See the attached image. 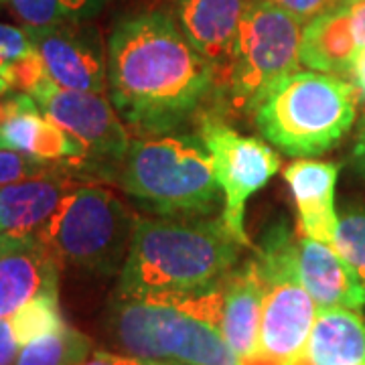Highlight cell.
<instances>
[{
  "label": "cell",
  "mask_w": 365,
  "mask_h": 365,
  "mask_svg": "<svg viewBox=\"0 0 365 365\" xmlns=\"http://www.w3.org/2000/svg\"><path fill=\"white\" fill-rule=\"evenodd\" d=\"M333 248L347 262L365 290V213H349L341 217Z\"/></svg>",
  "instance_id": "603a6c76"
},
{
  "label": "cell",
  "mask_w": 365,
  "mask_h": 365,
  "mask_svg": "<svg viewBox=\"0 0 365 365\" xmlns=\"http://www.w3.org/2000/svg\"><path fill=\"white\" fill-rule=\"evenodd\" d=\"M90 353L91 341L78 329L67 325L59 333L25 345L14 365H81Z\"/></svg>",
  "instance_id": "ffe728a7"
},
{
  "label": "cell",
  "mask_w": 365,
  "mask_h": 365,
  "mask_svg": "<svg viewBox=\"0 0 365 365\" xmlns=\"http://www.w3.org/2000/svg\"><path fill=\"white\" fill-rule=\"evenodd\" d=\"M51 167V163H43V160H37V158L25 157L21 153L0 148V187L43 175L45 170H49Z\"/></svg>",
  "instance_id": "d4e9b609"
},
{
  "label": "cell",
  "mask_w": 365,
  "mask_h": 365,
  "mask_svg": "<svg viewBox=\"0 0 365 365\" xmlns=\"http://www.w3.org/2000/svg\"><path fill=\"white\" fill-rule=\"evenodd\" d=\"M351 81L321 71H294L280 79L254 110L264 138L290 157L331 150L355 122Z\"/></svg>",
  "instance_id": "3957f363"
},
{
  "label": "cell",
  "mask_w": 365,
  "mask_h": 365,
  "mask_svg": "<svg viewBox=\"0 0 365 365\" xmlns=\"http://www.w3.org/2000/svg\"><path fill=\"white\" fill-rule=\"evenodd\" d=\"M49 78L76 91L104 93L108 86V45L90 21L25 26Z\"/></svg>",
  "instance_id": "30bf717a"
},
{
  "label": "cell",
  "mask_w": 365,
  "mask_h": 365,
  "mask_svg": "<svg viewBox=\"0 0 365 365\" xmlns=\"http://www.w3.org/2000/svg\"><path fill=\"white\" fill-rule=\"evenodd\" d=\"M351 2H357V0H343V4H351Z\"/></svg>",
  "instance_id": "836d02e7"
},
{
  "label": "cell",
  "mask_w": 365,
  "mask_h": 365,
  "mask_svg": "<svg viewBox=\"0 0 365 365\" xmlns=\"http://www.w3.org/2000/svg\"><path fill=\"white\" fill-rule=\"evenodd\" d=\"M2 146L51 165H66L79 173H88V155L83 146L45 116L33 96L21 93L19 106L2 126Z\"/></svg>",
  "instance_id": "5bb4252c"
},
{
  "label": "cell",
  "mask_w": 365,
  "mask_h": 365,
  "mask_svg": "<svg viewBox=\"0 0 365 365\" xmlns=\"http://www.w3.org/2000/svg\"><path fill=\"white\" fill-rule=\"evenodd\" d=\"M25 26L91 21L110 0H6Z\"/></svg>",
  "instance_id": "44dd1931"
},
{
  "label": "cell",
  "mask_w": 365,
  "mask_h": 365,
  "mask_svg": "<svg viewBox=\"0 0 365 365\" xmlns=\"http://www.w3.org/2000/svg\"><path fill=\"white\" fill-rule=\"evenodd\" d=\"M240 248L222 222L138 220L118 294L167 300L205 290L234 270Z\"/></svg>",
  "instance_id": "7a4b0ae2"
},
{
  "label": "cell",
  "mask_w": 365,
  "mask_h": 365,
  "mask_svg": "<svg viewBox=\"0 0 365 365\" xmlns=\"http://www.w3.org/2000/svg\"><path fill=\"white\" fill-rule=\"evenodd\" d=\"M108 331L126 355L148 364L242 365L215 327L167 302L116 294Z\"/></svg>",
  "instance_id": "5b68a950"
},
{
  "label": "cell",
  "mask_w": 365,
  "mask_h": 365,
  "mask_svg": "<svg viewBox=\"0 0 365 365\" xmlns=\"http://www.w3.org/2000/svg\"><path fill=\"white\" fill-rule=\"evenodd\" d=\"M349 9V16H351V29L355 43L359 49L365 47V0H357L351 4H345Z\"/></svg>",
  "instance_id": "f546056e"
},
{
  "label": "cell",
  "mask_w": 365,
  "mask_h": 365,
  "mask_svg": "<svg viewBox=\"0 0 365 365\" xmlns=\"http://www.w3.org/2000/svg\"><path fill=\"white\" fill-rule=\"evenodd\" d=\"M136 222L110 189L83 182L63 199L37 237L59 264L108 276L122 270Z\"/></svg>",
  "instance_id": "8992f818"
},
{
  "label": "cell",
  "mask_w": 365,
  "mask_h": 365,
  "mask_svg": "<svg viewBox=\"0 0 365 365\" xmlns=\"http://www.w3.org/2000/svg\"><path fill=\"white\" fill-rule=\"evenodd\" d=\"M78 169L53 165L43 175L0 187V234L37 235L83 181Z\"/></svg>",
  "instance_id": "7c38bea8"
},
{
  "label": "cell",
  "mask_w": 365,
  "mask_h": 365,
  "mask_svg": "<svg viewBox=\"0 0 365 365\" xmlns=\"http://www.w3.org/2000/svg\"><path fill=\"white\" fill-rule=\"evenodd\" d=\"M215 88V67L173 14L120 19L108 37V91L120 118L143 134L175 130Z\"/></svg>",
  "instance_id": "6da1fadb"
},
{
  "label": "cell",
  "mask_w": 365,
  "mask_h": 365,
  "mask_svg": "<svg viewBox=\"0 0 365 365\" xmlns=\"http://www.w3.org/2000/svg\"><path fill=\"white\" fill-rule=\"evenodd\" d=\"M300 282L319 309H361L365 290L347 262L329 244L300 237L297 252Z\"/></svg>",
  "instance_id": "e0dca14e"
},
{
  "label": "cell",
  "mask_w": 365,
  "mask_h": 365,
  "mask_svg": "<svg viewBox=\"0 0 365 365\" xmlns=\"http://www.w3.org/2000/svg\"><path fill=\"white\" fill-rule=\"evenodd\" d=\"M9 321L13 327L14 339L23 347L29 345L31 341L59 333L67 327L61 309H59L57 292H43L33 300H29L25 307H21Z\"/></svg>",
  "instance_id": "7402d4cb"
},
{
  "label": "cell",
  "mask_w": 365,
  "mask_h": 365,
  "mask_svg": "<svg viewBox=\"0 0 365 365\" xmlns=\"http://www.w3.org/2000/svg\"><path fill=\"white\" fill-rule=\"evenodd\" d=\"M284 365H365V321L353 309H319L314 325Z\"/></svg>",
  "instance_id": "ac0fdd59"
},
{
  "label": "cell",
  "mask_w": 365,
  "mask_h": 365,
  "mask_svg": "<svg viewBox=\"0 0 365 365\" xmlns=\"http://www.w3.org/2000/svg\"><path fill=\"white\" fill-rule=\"evenodd\" d=\"M0 78L4 79L14 91L31 96L45 79L49 78V73L45 69V63H43L39 53L33 49L31 53L14 59L13 63L4 67L0 71Z\"/></svg>",
  "instance_id": "cb8c5ba5"
},
{
  "label": "cell",
  "mask_w": 365,
  "mask_h": 365,
  "mask_svg": "<svg viewBox=\"0 0 365 365\" xmlns=\"http://www.w3.org/2000/svg\"><path fill=\"white\" fill-rule=\"evenodd\" d=\"M217 185L223 193L222 223L237 244L250 246L246 234V203L280 169V157L260 138L244 136L215 116L199 124Z\"/></svg>",
  "instance_id": "ba28073f"
},
{
  "label": "cell",
  "mask_w": 365,
  "mask_h": 365,
  "mask_svg": "<svg viewBox=\"0 0 365 365\" xmlns=\"http://www.w3.org/2000/svg\"><path fill=\"white\" fill-rule=\"evenodd\" d=\"M31 96L45 116L83 146L88 173L104 175L110 167H122L130 136L104 93L66 90L47 78Z\"/></svg>",
  "instance_id": "9c48e42d"
},
{
  "label": "cell",
  "mask_w": 365,
  "mask_h": 365,
  "mask_svg": "<svg viewBox=\"0 0 365 365\" xmlns=\"http://www.w3.org/2000/svg\"><path fill=\"white\" fill-rule=\"evenodd\" d=\"M248 0H173V19L182 35L215 67L222 88L232 63L240 21Z\"/></svg>",
  "instance_id": "4fadbf2b"
},
{
  "label": "cell",
  "mask_w": 365,
  "mask_h": 365,
  "mask_svg": "<svg viewBox=\"0 0 365 365\" xmlns=\"http://www.w3.org/2000/svg\"><path fill=\"white\" fill-rule=\"evenodd\" d=\"M81 365H150L144 359H138L134 355H122V353L91 351Z\"/></svg>",
  "instance_id": "f1b7e54d"
},
{
  "label": "cell",
  "mask_w": 365,
  "mask_h": 365,
  "mask_svg": "<svg viewBox=\"0 0 365 365\" xmlns=\"http://www.w3.org/2000/svg\"><path fill=\"white\" fill-rule=\"evenodd\" d=\"M302 23L272 0H248L222 90L235 112H254L274 86L299 71Z\"/></svg>",
  "instance_id": "52a82bcc"
},
{
  "label": "cell",
  "mask_w": 365,
  "mask_h": 365,
  "mask_svg": "<svg viewBox=\"0 0 365 365\" xmlns=\"http://www.w3.org/2000/svg\"><path fill=\"white\" fill-rule=\"evenodd\" d=\"M150 365H167V364H150Z\"/></svg>",
  "instance_id": "e575fe53"
},
{
  "label": "cell",
  "mask_w": 365,
  "mask_h": 365,
  "mask_svg": "<svg viewBox=\"0 0 365 365\" xmlns=\"http://www.w3.org/2000/svg\"><path fill=\"white\" fill-rule=\"evenodd\" d=\"M9 90H13V88H11V86H9V83L4 81V79L0 78V96H2L4 91H9ZM0 148H4V146H2V136H0Z\"/></svg>",
  "instance_id": "d6a6232c"
},
{
  "label": "cell",
  "mask_w": 365,
  "mask_h": 365,
  "mask_svg": "<svg viewBox=\"0 0 365 365\" xmlns=\"http://www.w3.org/2000/svg\"><path fill=\"white\" fill-rule=\"evenodd\" d=\"M339 165L299 158L284 169L290 193L299 209V230L309 240L333 246L339 217L335 213V185Z\"/></svg>",
  "instance_id": "9a60e30c"
},
{
  "label": "cell",
  "mask_w": 365,
  "mask_h": 365,
  "mask_svg": "<svg viewBox=\"0 0 365 365\" xmlns=\"http://www.w3.org/2000/svg\"><path fill=\"white\" fill-rule=\"evenodd\" d=\"M359 53L349 9L343 4L314 16L302 26L300 63L321 73H349Z\"/></svg>",
  "instance_id": "d6986e66"
},
{
  "label": "cell",
  "mask_w": 365,
  "mask_h": 365,
  "mask_svg": "<svg viewBox=\"0 0 365 365\" xmlns=\"http://www.w3.org/2000/svg\"><path fill=\"white\" fill-rule=\"evenodd\" d=\"M349 78H351L353 88L357 93H361L365 98V47L364 49H359L357 53V57H355V61H353L351 71L347 73Z\"/></svg>",
  "instance_id": "4dcf8cb0"
},
{
  "label": "cell",
  "mask_w": 365,
  "mask_h": 365,
  "mask_svg": "<svg viewBox=\"0 0 365 365\" xmlns=\"http://www.w3.org/2000/svg\"><path fill=\"white\" fill-rule=\"evenodd\" d=\"M19 353V341L14 339L11 321L0 319V365H14Z\"/></svg>",
  "instance_id": "83f0119b"
},
{
  "label": "cell",
  "mask_w": 365,
  "mask_h": 365,
  "mask_svg": "<svg viewBox=\"0 0 365 365\" xmlns=\"http://www.w3.org/2000/svg\"><path fill=\"white\" fill-rule=\"evenodd\" d=\"M35 49L26 35V29L0 23V71L14 59L23 57Z\"/></svg>",
  "instance_id": "484cf974"
},
{
  "label": "cell",
  "mask_w": 365,
  "mask_h": 365,
  "mask_svg": "<svg viewBox=\"0 0 365 365\" xmlns=\"http://www.w3.org/2000/svg\"><path fill=\"white\" fill-rule=\"evenodd\" d=\"M59 266L39 237L0 234V319L43 292H57Z\"/></svg>",
  "instance_id": "8fae6325"
},
{
  "label": "cell",
  "mask_w": 365,
  "mask_h": 365,
  "mask_svg": "<svg viewBox=\"0 0 365 365\" xmlns=\"http://www.w3.org/2000/svg\"><path fill=\"white\" fill-rule=\"evenodd\" d=\"M120 185L160 215H209L222 191L205 146L189 136L132 140Z\"/></svg>",
  "instance_id": "277c9868"
},
{
  "label": "cell",
  "mask_w": 365,
  "mask_h": 365,
  "mask_svg": "<svg viewBox=\"0 0 365 365\" xmlns=\"http://www.w3.org/2000/svg\"><path fill=\"white\" fill-rule=\"evenodd\" d=\"M353 160L357 165V169L365 173V118L359 126V132H357V140H355V146H353Z\"/></svg>",
  "instance_id": "1f68e13d"
},
{
  "label": "cell",
  "mask_w": 365,
  "mask_h": 365,
  "mask_svg": "<svg viewBox=\"0 0 365 365\" xmlns=\"http://www.w3.org/2000/svg\"><path fill=\"white\" fill-rule=\"evenodd\" d=\"M280 9L297 16L300 23H309L314 16L343 6V0H272Z\"/></svg>",
  "instance_id": "4316f807"
},
{
  "label": "cell",
  "mask_w": 365,
  "mask_h": 365,
  "mask_svg": "<svg viewBox=\"0 0 365 365\" xmlns=\"http://www.w3.org/2000/svg\"><path fill=\"white\" fill-rule=\"evenodd\" d=\"M222 284V321L220 333L232 351L244 361L258 355L264 280L254 258L234 268L220 280Z\"/></svg>",
  "instance_id": "2e32d148"
},
{
  "label": "cell",
  "mask_w": 365,
  "mask_h": 365,
  "mask_svg": "<svg viewBox=\"0 0 365 365\" xmlns=\"http://www.w3.org/2000/svg\"><path fill=\"white\" fill-rule=\"evenodd\" d=\"M0 2H2V0H0Z\"/></svg>",
  "instance_id": "d590c367"
}]
</instances>
